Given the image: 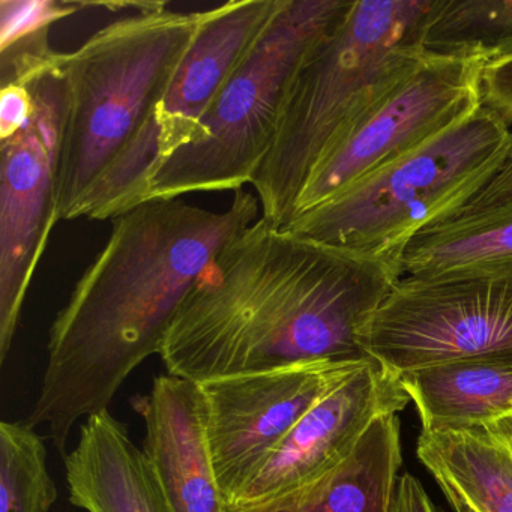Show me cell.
<instances>
[{"instance_id": "obj_1", "label": "cell", "mask_w": 512, "mask_h": 512, "mask_svg": "<svg viewBox=\"0 0 512 512\" xmlns=\"http://www.w3.org/2000/svg\"><path fill=\"white\" fill-rule=\"evenodd\" d=\"M401 275L388 263L262 217L203 272L161 350L202 383L305 362L371 361L359 334Z\"/></svg>"}, {"instance_id": "obj_2", "label": "cell", "mask_w": 512, "mask_h": 512, "mask_svg": "<svg viewBox=\"0 0 512 512\" xmlns=\"http://www.w3.org/2000/svg\"><path fill=\"white\" fill-rule=\"evenodd\" d=\"M259 206L242 188L223 212L151 200L113 218L109 241L50 329L43 385L26 424H46L67 457L74 425L109 410L125 379L160 355L191 290L257 220Z\"/></svg>"}, {"instance_id": "obj_3", "label": "cell", "mask_w": 512, "mask_h": 512, "mask_svg": "<svg viewBox=\"0 0 512 512\" xmlns=\"http://www.w3.org/2000/svg\"><path fill=\"white\" fill-rule=\"evenodd\" d=\"M203 17L149 2L64 53L61 220H113L146 202L160 157L157 109Z\"/></svg>"}, {"instance_id": "obj_4", "label": "cell", "mask_w": 512, "mask_h": 512, "mask_svg": "<svg viewBox=\"0 0 512 512\" xmlns=\"http://www.w3.org/2000/svg\"><path fill=\"white\" fill-rule=\"evenodd\" d=\"M433 0H355L293 77L274 143L251 185L262 218L286 227L320 158L382 106L424 62Z\"/></svg>"}, {"instance_id": "obj_5", "label": "cell", "mask_w": 512, "mask_h": 512, "mask_svg": "<svg viewBox=\"0 0 512 512\" xmlns=\"http://www.w3.org/2000/svg\"><path fill=\"white\" fill-rule=\"evenodd\" d=\"M511 127L484 106L406 157L365 176L284 229L358 251L400 272L419 233L455 217L499 172Z\"/></svg>"}, {"instance_id": "obj_6", "label": "cell", "mask_w": 512, "mask_h": 512, "mask_svg": "<svg viewBox=\"0 0 512 512\" xmlns=\"http://www.w3.org/2000/svg\"><path fill=\"white\" fill-rule=\"evenodd\" d=\"M355 0H286L283 10L200 122L196 142L152 172L146 202L242 190L271 151L287 89ZM145 202V203H146Z\"/></svg>"}, {"instance_id": "obj_7", "label": "cell", "mask_w": 512, "mask_h": 512, "mask_svg": "<svg viewBox=\"0 0 512 512\" xmlns=\"http://www.w3.org/2000/svg\"><path fill=\"white\" fill-rule=\"evenodd\" d=\"M2 83L22 82L32 115L0 140V362L8 358L26 295L58 211L59 160L67 115L64 53L52 47L7 50Z\"/></svg>"}, {"instance_id": "obj_8", "label": "cell", "mask_w": 512, "mask_h": 512, "mask_svg": "<svg viewBox=\"0 0 512 512\" xmlns=\"http://www.w3.org/2000/svg\"><path fill=\"white\" fill-rule=\"evenodd\" d=\"M364 352L400 374L512 359V274L403 277L359 334Z\"/></svg>"}, {"instance_id": "obj_9", "label": "cell", "mask_w": 512, "mask_h": 512, "mask_svg": "<svg viewBox=\"0 0 512 512\" xmlns=\"http://www.w3.org/2000/svg\"><path fill=\"white\" fill-rule=\"evenodd\" d=\"M484 68L476 59L425 56L382 106L320 158L293 220L473 115L482 106Z\"/></svg>"}, {"instance_id": "obj_10", "label": "cell", "mask_w": 512, "mask_h": 512, "mask_svg": "<svg viewBox=\"0 0 512 512\" xmlns=\"http://www.w3.org/2000/svg\"><path fill=\"white\" fill-rule=\"evenodd\" d=\"M367 362H305L199 383L209 452L227 505L305 413Z\"/></svg>"}, {"instance_id": "obj_11", "label": "cell", "mask_w": 512, "mask_h": 512, "mask_svg": "<svg viewBox=\"0 0 512 512\" xmlns=\"http://www.w3.org/2000/svg\"><path fill=\"white\" fill-rule=\"evenodd\" d=\"M400 376L370 361L314 404L227 506L287 496L349 457L374 419L406 409Z\"/></svg>"}, {"instance_id": "obj_12", "label": "cell", "mask_w": 512, "mask_h": 512, "mask_svg": "<svg viewBox=\"0 0 512 512\" xmlns=\"http://www.w3.org/2000/svg\"><path fill=\"white\" fill-rule=\"evenodd\" d=\"M284 4L286 0H233L205 11L199 34L157 109L160 157L155 169L196 142L200 122Z\"/></svg>"}, {"instance_id": "obj_13", "label": "cell", "mask_w": 512, "mask_h": 512, "mask_svg": "<svg viewBox=\"0 0 512 512\" xmlns=\"http://www.w3.org/2000/svg\"><path fill=\"white\" fill-rule=\"evenodd\" d=\"M134 407L170 512H229L209 452L199 383L163 374Z\"/></svg>"}, {"instance_id": "obj_14", "label": "cell", "mask_w": 512, "mask_h": 512, "mask_svg": "<svg viewBox=\"0 0 512 512\" xmlns=\"http://www.w3.org/2000/svg\"><path fill=\"white\" fill-rule=\"evenodd\" d=\"M65 458L70 502L86 512H170L151 461L109 410L89 416Z\"/></svg>"}, {"instance_id": "obj_15", "label": "cell", "mask_w": 512, "mask_h": 512, "mask_svg": "<svg viewBox=\"0 0 512 512\" xmlns=\"http://www.w3.org/2000/svg\"><path fill=\"white\" fill-rule=\"evenodd\" d=\"M416 454L455 512H512V415L422 430Z\"/></svg>"}, {"instance_id": "obj_16", "label": "cell", "mask_w": 512, "mask_h": 512, "mask_svg": "<svg viewBox=\"0 0 512 512\" xmlns=\"http://www.w3.org/2000/svg\"><path fill=\"white\" fill-rule=\"evenodd\" d=\"M401 464L400 418L388 413L322 478L271 502L229 506V512H391Z\"/></svg>"}, {"instance_id": "obj_17", "label": "cell", "mask_w": 512, "mask_h": 512, "mask_svg": "<svg viewBox=\"0 0 512 512\" xmlns=\"http://www.w3.org/2000/svg\"><path fill=\"white\" fill-rule=\"evenodd\" d=\"M422 430L479 424L512 415V359L455 362L400 374Z\"/></svg>"}, {"instance_id": "obj_18", "label": "cell", "mask_w": 512, "mask_h": 512, "mask_svg": "<svg viewBox=\"0 0 512 512\" xmlns=\"http://www.w3.org/2000/svg\"><path fill=\"white\" fill-rule=\"evenodd\" d=\"M401 278L421 280L512 274V202L469 217H454L412 239Z\"/></svg>"}, {"instance_id": "obj_19", "label": "cell", "mask_w": 512, "mask_h": 512, "mask_svg": "<svg viewBox=\"0 0 512 512\" xmlns=\"http://www.w3.org/2000/svg\"><path fill=\"white\" fill-rule=\"evenodd\" d=\"M424 53L476 59L485 67L512 58V0H433L421 34Z\"/></svg>"}, {"instance_id": "obj_20", "label": "cell", "mask_w": 512, "mask_h": 512, "mask_svg": "<svg viewBox=\"0 0 512 512\" xmlns=\"http://www.w3.org/2000/svg\"><path fill=\"white\" fill-rule=\"evenodd\" d=\"M56 499L44 440L25 421L2 422L0 512H49Z\"/></svg>"}, {"instance_id": "obj_21", "label": "cell", "mask_w": 512, "mask_h": 512, "mask_svg": "<svg viewBox=\"0 0 512 512\" xmlns=\"http://www.w3.org/2000/svg\"><path fill=\"white\" fill-rule=\"evenodd\" d=\"M91 4L56 0H0V49L49 34L59 20Z\"/></svg>"}, {"instance_id": "obj_22", "label": "cell", "mask_w": 512, "mask_h": 512, "mask_svg": "<svg viewBox=\"0 0 512 512\" xmlns=\"http://www.w3.org/2000/svg\"><path fill=\"white\" fill-rule=\"evenodd\" d=\"M482 106L512 124V58L488 65L482 73Z\"/></svg>"}, {"instance_id": "obj_23", "label": "cell", "mask_w": 512, "mask_h": 512, "mask_svg": "<svg viewBox=\"0 0 512 512\" xmlns=\"http://www.w3.org/2000/svg\"><path fill=\"white\" fill-rule=\"evenodd\" d=\"M32 95L22 82L2 83L0 95V140L16 134L25 127L32 115Z\"/></svg>"}, {"instance_id": "obj_24", "label": "cell", "mask_w": 512, "mask_h": 512, "mask_svg": "<svg viewBox=\"0 0 512 512\" xmlns=\"http://www.w3.org/2000/svg\"><path fill=\"white\" fill-rule=\"evenodd\" d=\"M509 202H512V130L505 158H503L499 172L494 176L493 181L469 205L464 206L455 217H469V215L481 214V212L499 208V206Z\"/></svg>"}, {"instance_id": "obj_25", "label": "cell", "mask_w": 512, "mask_h": 512, "mask_svg": "<svg viewBox=\"0 0 512 512\" xmlns=\"http://www.w3.org/2000/svg\"><path fill=\"white\" fill-rule=\"evenodd\" d=\"M391 512H440L418 478L404 473L395 487Z\"/></svg>"}]
</instances>
